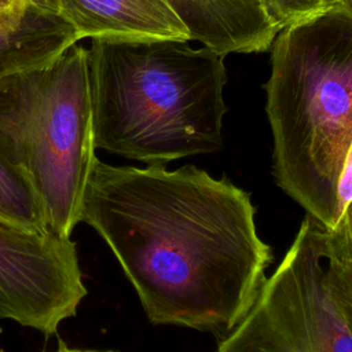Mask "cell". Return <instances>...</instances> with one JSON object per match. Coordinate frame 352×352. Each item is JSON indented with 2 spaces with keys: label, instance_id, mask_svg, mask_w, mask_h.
I'll return each mask as SVG.
<instances>
[{
  "label": "cell",
  "instance_id": "cell-17",
  "mask_svg": "<svg viewBox=\"0 0 352 352\" xmlns=\"http://www.w3.org/2000/svg\"><path fill=\"white\" fill-rule=\"evenodd\" d=\"M352 220V201L348 204V206L344 209V212H342V216H341V219H340V221L338 223H346V221H351ZM337 223V224H338Z\"/></svg>",
  "mask_w": 352,
  "mask_h": 352
},
{
  "label": "cell",
  "instance_id": "cell-9",
  "mask_svg": "<svg viewBox=\"0 0 352 352\" xmlns=\"http://www.w3.org/2000/svg\"><path fill=\"white\" fill-rule=\"evenodd\" d=\"M48 8L67 19L81 38L147 37L157 29L162 0H21Z\"/></svg>",
  "mask_w": 352,
  "mask_h": 352
},
{
  "label": "cell",
  "instance_id": "cell-7",
  "mask_svg": "<svg viewBox=\"0 0 352 352\" xmlns=\"http://www.w3.org/2000/svg\"><path fill=\"white\" fill-rule=\"evenodd\" d=\"M195 40L228 55L270 51L278 34L258 0H165Z\"/></svg>",
  "mask_w": 352,
  "mask_h": 352
},
{
  "label": "cell",
  "instance_id": "cell-6",
  "mask_svg": "<svg viewBox=\"0 0 352 352\" xmlns=\"http://www.w3.org/2000/svg\"><path fill=\"white\" fill-rule=\"evenodd\" d=\"M87 293L73 239L0 223V318L54 336Z\"/></svg>",
  "mask_w": 352,
  "mask_h": 352
},
{
  "label": "cell",
  "instance_id": "cell-8",
  "mask_svg": "<svg viewBox=\"0 0 352 352\" xmlns=\"http://www.w3.org/2000/svg\"><path fill=\"white\" fill-rule=\"evenodd\" d=\"M81 40L62 15L30 4L16 28L0 30V81L52 63Z\"/></svg>",
  "mask_w": 352,
  "mask_h": 352
},
{
  "label": "cell",
  "instance_id": "cell-10",
  "mask_svg": "<svg viewBox=\"0 0 352 352\" xmlns=\"http://www.w3.org/2000/svg\"><path fill=\"white\" fill-rule=\"evenodd\" d=\"M0 223L33 232L50 230L45 223L41 201L32 182L1 155Z\"/></svg>",
  "mask_w": 352,
  "mask_h": 352
},
{
  "label": "cell",
  "instance_id": "cell-3",
  "mask_svg": "<svg viewBox=\"0 0 352 352\" xmlns=\"http://www.w3.org/2000/svg\"><path fill=\"white\" fill-rule=\"evenodd\" d=\"M265 111L276 184L324 230L342 216L352 150V10L340 4L278 32Z\"/></svg>",
  "mask_w": 352,
  "mask_h": 352
},
{
  "label": "cell",
  "instance_id": "cell-15",
  "mask_svg": "<svg viewBox=\"0 0 352 352\" xmlns=\"http://www.w3.org/2000/svg\"><path fill=\"white\" fill-rule=\"evenodd\" d=\"M23 15H25V14H23ZM23 15H22L21 18L0 16V30H8V29H14V28H16V26L21 23V21H22V18H23Z\"/></svg>",
  "mask_w": 352,
  "mask_h": 352
},
{
  "label": "cell",
  "instance_id": "cell-2",
  "mask_svg": "<svg viewBox=\"0 0 352 352\" xmlns=\"http://www.w3.org/2000/svg\"><path fill=\"white\" fill-rule=\"evenodd\" d=\"M96 148L144 165L223 147L224 55L175 38H91Z\"/></svg>",
  "mask_w": 352,
  "mask_h": 352
},
{
  "label": "cell",
  "instance_id": "cell-12",
  "mask_svg": "<svg viewBox=\"0 0 352 352\" xmlns=\"http://www.w3.org/2000/svg\"><path fill=\"white\" fill-rule=\"evenodd\" d=\"M270 22L279 32L319 12L344 4L342 0H258Z\"/></svg>",
  "mask_w": 352,
  "mask_h": 352
},
{
  "label": "cell",
  "instance_id": "cell-16",
  "mask_svg": "<svg viewBox=\"0 0 352 352\" xmlns=\"http://www.w3.org/2000/svg\"><path fill=\"white\" fill-rule=\"evenodd\" d=\"M55 352H117V351H92V349H76V348H69L62 340H59V346Z\"/></svg>",
  "mask_w": 352,
  "mask_h": 352
},
{
  "label": "cell",
  "instance_id": "cell-18",
  "mask_svg": "<svg viewBox=\"0 0 352 352\" xmlns=\"http://www.w3.org/2000/svg\"><path fill=\"white\" fill-rule=\"evenodd\" d=\"M344 1V4L346 6V7H349L351 10H352V0H342Z\"/></svg>",
  "mask_w": 352,
  "mask_h": 352
},
{
  "label": "cell",
  "instance_id": "cell-4",
  "mask_svg": "<svg viewBox=\"0 0 352 352\" xmlns=\"http://www.w3.org/2000/svg\"><path fill=\"white\" fill-rule=\"evenodd\" d=\"M88 50L0 81V155L32 182L47 227L70 238L96 160Z\"/></svg>",
  "mask_w": 352,
  "mask_h": 352
},
{
  "label": "cell",
  "instance_id": "cell-14",
  "mask_svg": "<svg viewBox=\"0 0 352 352\" xmlns=\"http://www.w3.org/2000/svg\"><path fill=\"white\" fill-rule=\"evenodd\" d=\"M334 296H336V298H337V301H338V304L341 307V311H342V314L345 316V320H346V323H348V326H349V329L352 331V304H349L346 300L338 297L336 293H334Z\"/></svg>",
  "mask_w": 352,
  "mask_h": 352
},
{
  "label": "cell",
  "instance_id": "cell-13",
  "mask_svg": "<svg viewBox=\"0 0 352 352\" xmlns=\"http://www.w3.org/2000/svg\"><path fill=\"white\" fill-rule=\"evenodd\" d=\"M29 6L23 4L21 0H0V16L21 18Z\"/></svg>",
  "mask_w": 352,
  "mask_h": 352
},
{
  "label": "cell",
  "instance_id": "cell-5",
  "mask_svg": "<svg viewBox=\"0 0 352 352\" xmlns=\"http://www.w3.org/2000/svg\"><path fill=\"white\" fill-rule=\"evenodd\" d=\"M216 352H352V331L329 283L323 228L309 216Z\"/></svg>",
  "mask_w": 352,
  "mask_h": 352
},
{
  "label": "cell",
  "instance_id": "cell-1",
  "mask_svg": "<svg viewBox=\"0 0 352 352\" xmlns=\"http://www.w3.org/2000/svg\"><path fill=\"white\" fill-rule=\"evenodd\" d=\"M81 221L106 242L147 319L226 337L272 261L250 194L194 165H113L98 157Z\"/></svg>",
  "mask_w": 352,
  "mask_h": 352
},
{
  "label": "cell",
  "instance_id": "cell-11",
  "mask_svg": "<svg viewBox=\"0 0 352 352\" xmlns=\"http://www.w3.org/2000/svg\"><path fill=\"white\" fill-rule=\"evenodd\" d=\"M323 254L331 290L352 304V220L323 228Z\"/></svg>",
  "mask_w": 352,
  "mask_h": 352
}]
</instances>
